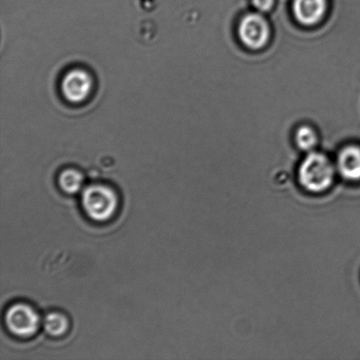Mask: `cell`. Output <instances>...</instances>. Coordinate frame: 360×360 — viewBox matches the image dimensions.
<instances>
[{"label": "cell", "instance_id": "1", "mask_svg": "<svg viewBox=\"0 0 360 360\" xmlns=\"http://www.w3.org/2000/svg\"><path fill=\"white\" fill-rule=\"evenodd\" d=\"M81 205L88 217L105 222L115 217L119 208V196L111 186L94 184L83 190Z\"/></svg>", "mask_w": 360, "mask_h": 360}, {"label": "cell", "instance_id": "2", "mask_svg": "<svg viewBox=\"0 0 360 360\" xmlns=\"http://www.w3.org/2000/svg\"><path fill=\"white\" fill-rule=\"evenodd\" d=\"M334 179L333 165L323 154L310 153L299 168V182L309 193L326 192L333 186Z\"/></svg>", "mask_w": 360, "mask_h": 360}, {"label": "cell", "instance_id": "3", "mask_svg": "<svg viewBox=\"0 0 360 360\" xmlns=\"http://www.w3.org/2000/svg\"><path fill=\"white\" fill-rule=\"evenodd\" d=\"M5 323L7 330L20 338L33 337L41 326V319L33 307L27 303H15L6 309Z\"/></svg>", "mask_w": 360, "mask_h": 360}, {"label": "cell", "instance_id": "4", "mask_svg": "<svg viewBox=\"0 0 360 360\" xmlns=\"http://www.w3.org/2000/svg\"><path fill=\"white\" fill-rule=\"evenodd\" d=\"M95 87L93 75L84 68L68 70L61 81V91L66 101L73 105H80L91 97Z\"/></svg>", "mask_w": 360, "mask_h": 360}, {"label": "cell", "instance_id": "5", "mask_svg": "<svg viewBox=\"0 0 360 360\" xmlns=\"http://www.w3.org/2000/svg\"><path fill=\"white\" fill-rule=\"evenodd\" d=\"M238 32L243 44L252 49L263 48L269 38L266 20L257 13H250L243 17Z\"/></svg>", "mask_w": 360, "mask_h": 360}, {"label": "cell", "instance_id": "6", "mask_svg": "<svg viewBox=\"0 0 360 360\" xmlns=\"http://www.w3.org/2000/svg\"><path fill=\"white\" fill-rule=\"evenodd\" d=\"M326 10V0H295L294 13L300 22L307 26L319 22Z\"/></svg>", "mask_w": 360, "mask_h": 360}, {"label": "cell", "instance_id": "7", "mask_svg": "<svg viewBox=\"0 0 360 360\" xmlns=\"http://www.w3.org/2000/svg\"><path fill=\"white\" fill-rule=\"evenodd\" d=\"M338 170L344 179L350 181L360 180V148H345L338 156Z\"/></svg>", "mask_w": 360, "mask_h": 360}, {"label": "cell", "instance_id": "8", "mask_svg": "<svg viewBox=\"0 0 360 360\" xmlns=\"http://www.w3.org/2000/svg\"><path fill=\"white\" fill-rule=\"evenodd\" d=\"M60 188L70 194L79 193L84 186V176L77 169H65L58 177Z\"/></svg>", "mask_w": 360, "mask_h": 360}, {"label": "cell", "instance_id": "9", "mask_svg": "<svg viewBox=\"0 0 360 360\" xmlns=\"http://www.w3.org/2000/svg\"><path fill=\"white\" fill-rule=\"evenodd\" d=\"M44 328L52 337H61L69 330L70 322L67 316L60 312H51L45 316Z\"/></svg>", "mask_w": 360, "mask_h": 360}, {"label": "cell", "instance_id": "10", "mask_svg": "<svg viewBox=\"0 0 360 360\" xmlns=\"http://www.w3.org/2000/svg\"><path fill=\"white\" fill-rule=\"evenodd\" d=\"M295 139L297 146L303 150H312L317 142L315 131L307 126H303L297 130Z\"/></svg>", "mask_w": 360, "mask_h": 360}, {"label": "cell", "instance_id": "11", "mask_svg": "<svg viewBox=\"0 0 360 360\" xmlns=\"http://www.w3.org/2000/svg\"><path fill=\"white\" fill-rule=\"evenodd\" d=\"M253 6L260 12H267L274 4V0H252Z\"/></svg>", "mask_w": 360, "mask_h": 360}]
</instances>
